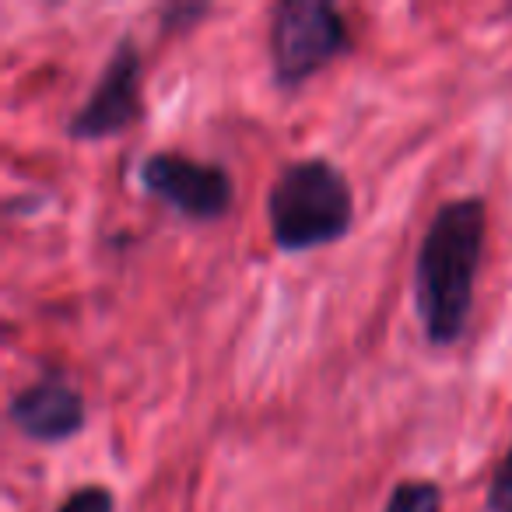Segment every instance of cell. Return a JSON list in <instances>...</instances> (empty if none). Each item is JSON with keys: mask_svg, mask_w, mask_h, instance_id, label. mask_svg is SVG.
<instances>
[{"mask_svg": "<svg viewBox=\"0 0 512 512\" xmlns=\"http://www.w3.org/2000/svg\"><path fill=\"white\" fill-rule=\"evenodd\" d=\"M488 239V204L477 193L442 200L414 256V306L428 344L449 348L463 337Z\"/></svg>", "mask_w": 512, "mask_h": 512, "instance_id": "1", "label": "cell"}, {"mask_svg": "<svg viewBox=\"0 0 512 512\" xmlns=\"http://www.w3.org/2000/svg\"><path fill=\"white\" fill-rule=\"evenodd\" d=\"M355 193L341 165L323 155L292 158L267 190V225L281 253H313L351 232Z\"/></svg>", "mask_w": 512, "mask_h": 512, "instance_id": "2", "label": "cell"}, {"mask_svg": "<svg viewBox=\"0 0 512 512\" xmlns=\"http://www.w3.org/2000/svg\"><path fill=\"white\" fill-rule=\"evenodd\" d=\"M355 46L348 18L330 0H281L271 11V78L278 88L306 85Z\"/></svg>", "mask_w": 512, "mask_h": 512, "instance_id": "3", "label": "cell"}, {"mask_svg": "<svg viewBox=\"0 0 512 512\" xmlns=\"http://www.w3.org/2000/svg\"><path fill=\"white\" fill-rule=\"evenodd\" d=\"M137 183L169 204L186 221H221L232 211L235 179L221 162L183 155V151H151L137 165Z\"/></svg>", "mask_w": 512, "mask_h": 512, "instance_id": "4", "label": "cell"}, {"mask_svg": "<svg viewBox=\"0 0 512 512\" xmlns=\"http://www.w3.org/2000/svg\"><path fill=\"white\" fill-rule=\"evenodd\" d=\"M141 74V50H137L134 36L123 32L109 50L92 95L67 120V137L71 141H106V137L123 134L137 120H144Z\"/></svg>", "mask_w": 512, "mask_h": 512, "instance_id": "5", "label": "cell"}, {"mask_svg": "<svg viewBox=\"0 0 512 512\" xmlns=\"http://www.w3.org/2000/svg\"><path fill=\"white\" fill-rule=\"evenodd\" d=\"M8 418L15 421L18 432L39 446H60L85 432L88 407L85 397L67 383L64 372L46 369L29 386L15 390V397L8 400Z\"/></svg>", "mask_w": 512, "mask_h": 512, "instance_id": "6", "label": "cell"}, {"mask_svg": "<svg viewBox=\"0 0 512 512\" xmlns=\"http://www.w3.org/2000/svg\"><path fill=\"white\" fill-rule=\"evenodd\" d=\"M383 512H442V484L428 477H404L390 488Z\"/></svg>", "mask_w": 512, "mask_h": 512, "instance_id": "7", "label": "cell"}, {"mask_svg": "<svg viewBox=\"0 0 512 512\" xmlns=\"http://www.w3.org/2000/svg\"><path fill=\"white\" fill-rule=\"evenodd\" d=\"M53 512H116V495L106 484H81Z\"/></svg>", "mask_w": 512, "mask_h": 512, "instance_id": "8", "label": "cell"}, {"mask_svg": "<svg viewBox=\"0 0 512 512\" xmlns=\"http://www.w3.org/2000/svg\"><path fill=\"white\" fill-rule=\"evenodd\" d=\"M484 509L488 512H512V442L509 449L498 460L495 474L488 481V491H484Z\"/></svg>", "mask_w": 512, "mask_h": 512, "instance_id": "9", "label": "cell"}, {"mask_svg": "<svg viewBox=\"0 0 512 512\" xmlns=\"http://www.w3.org/2000/svg\"><path fill=\"white\" fill-rule=\"evenodd\" d=\"M204 15H211L207 4H169V8H162V25L165 29H190Z\"/></svg>", "mask_w": 512, "mask_h": 512, "instance_id": "10", "label": "cell"}]
</instances>
